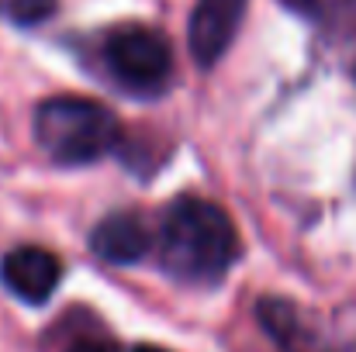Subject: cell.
<instances>
[{
    "label": "cell",
    "mask_w": 356,
    "mask_h": 352,
    "mask_svg": "<svg viewBox=\"0 0 356 352\" xmlns=\"http://www.w3.org/2000/svg\"><path fill=\"white\" fill-rule=\"evenodd\" d=\"M0 280L17 301L45 304L63 280V262H59L56 252H49L42 245H21V249L3 255Z\"/></svg>",
    "instance_id": "cell-4"
},
{
    "label": "cell",
    "mask_w": 356,
    "mask_h": 352,
    "mask_svg": "<svg viewBox=\"0 0 356 352\" xmlns=\"http://www.w3.org/2000/svg\"><path fill=\"white\" fill-rule=\"evenodd\" d=\"M159 255L173 276L215 283L238 259V232L218 204L204 197H180L163 215Z\"/></svg>",
    "instance_id": "cell-1"
},
{
    "label": "cell",
    "mask_w": 356,
    "mask_h": 352,
    "mask_svg": "<svg viewBox=\"0 0 356 352\" xmlns=\"http://www.w3.org/2000/svg\"><path fill=\"white\" fill-rule=\"evenodd\" d=\"M245 0H197L191 14V52L201 66H211L225 56L242 21Z\"/></svg>",
    "instance_id": "cell-5"
},
{
    "label": "cell",
    "mask_w": 356,
    "mask_h": 352,
    "mask_svg": "<svg viewBox=\"0 0 356 352\" xmlns=\"http://www.w3.org/2000/svg\"><path fill=\"white\" fill-rule=\"evenodd\" d=\"M7 14L14 24L31 28V24H42L45 17L56 14V0H7Z\"/></svg>",
    "instance_id": "cell-8"
},
{
    "label": "cell",
    "mask_w": 356,
    "mask_h": 352,
    "mask_svg": "<svg viewBox=\"0 0 356 352\" xmlns=\"http://www.w3.org/2000/svg\"><path fill=\"white\" fill-rule=\"evenodd\" d=\"M104 62L128 90H159L170 80L173 69V49L166 35L128 24L108 35L104 42Z\"/></svg>",
    "instance_id": "cell-3"
},
{
    "label": "cell",
    "mask_w": 356,
    "mask_h": 352,
    "mask_svg": "<svg viewBox=\"0 0 356 352\" xmlns=\"http://www.w3.org/2000/svg\"><path fill=\"white\" fill-rule=\"evenodd\" d=\"M70 352H118L111 342H101V339H83V342H76Z\"/></svg>",
    "instance_id": "cell-10"
},
{
    "label": "cell",
    "mask_w": 356,
    "mask_h": 352,
    "mask_svg": "<svg viewBox=\"0 0 356 352\" xmlns=\"http://www.w3.org/2000/svg\"><path fill=\"white\" fill-rule=\"evenodd\" d=\"M135 352H170V349H159V346H138Z\"/></svg>",
    "instance_id": "cell-11"
},
{
    "label": "cell",
    "mask_w": 356,
    "mask_h": 352,
    "mask_svg": "<svg viewBox=\"0 0 356 352\" xmlns=\"http://www.w3.org/2000/svg\"><path fill=\"white\" fill-rule=\"evenodd\" d=\"M90 249L108 259V262H135L152 249V232L145 228V221L131 211L108 215L94 235H90Z\"/></svg>",
    "instance_id": "cell-6"
},
{
    "label": "cell",
    "mask_w": 356,
    "mask_h": 352,
    "mask_svg": "<svg viewBox=\"0 0 356 352\" xmlns=\"http://www.w3.org/2000/svg\"><path fill=\"white\" fill-rule=\"evenodd\" d=\"M259 321H263L266 335L284 352H325L318 335L312 332V325L305 321V315L291 301L263 297L259 301Z\"/></svg>",
    "instance_id": "cell-7"
},
{
    "label": "cell",
    "mask_w": 356,
    "mask_h": 352,
    "mask_svg": "<svg viewBox=\"0 0 356 352\" xmlns=\"http://www.w3.org/2000/svg\"><path fill=\"white\" fill-rule=\"evenodd\" d=\"M121 135L111 108L90 97L63 94L49 97L35 111V138L38 145L63 166H83L115 149Z\"/></svg>",
    "instance_id": "cell-2"
},
{
    "label": "cell",
    "mask_w": 356,
    "mask_h": 352,
    "mask_svg": "<svg viewBox=\"0 0 356 352\" xmlns=\"http://www.w3.org/2000/svg\"><path fill=\"white\" fill-rule=\"evenodd\" d=\"M287 3H294V7H301V10L322 14V10H332L336 3H350V0H287Z\"/></svg>",
    "instance_id": "cell-9"
}]
</instances>
